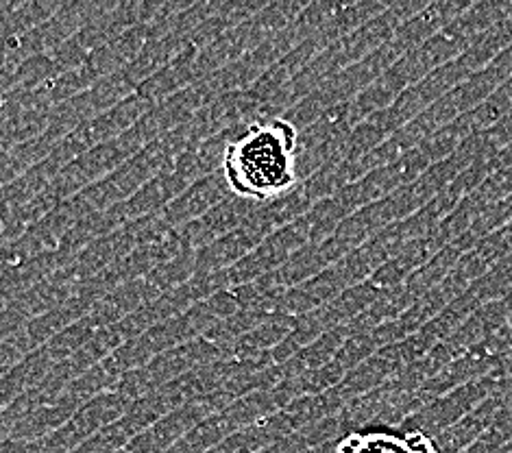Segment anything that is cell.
Masks as SVG:
<instances>
[{
  "mask_svg": "<svg viewBox=\"0 0 512 453\" xmlns=\"http://www.w3.org/2000/svg\"><path fill=\"white\" fill-rule=\"evenodd\" d=\"M297 131L286 120L251 127L225 151V177L240 197L266 201L295 183Z\"/></svg>",
  "mask_w": 512,
  "mask_h": 453,
  "instance_id": "obj_1",
  "label": "cell"
}]
</instances>
